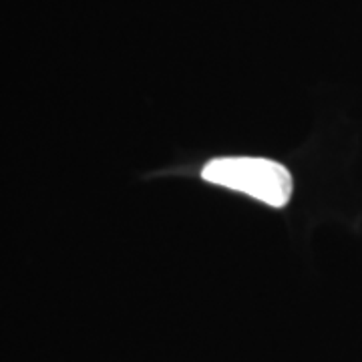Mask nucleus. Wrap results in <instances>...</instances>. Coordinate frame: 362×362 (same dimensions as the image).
<instances>
[{"mask_svg": "<svg viewBox=\"0 0 362 362\" xmlns=\"http://www.w3.org/2000/svg\"><path fill=\"white\" fill-rule=\"evenodd\" d=\"M202 177L209 183L246 194L272 207H284L292 197L290 171L262 157H220L209 161Z\"/></svg>", "mask_w": 362, "mask_h": 362, "instance_id": "f257e3e1", "label": "nucleus"}]
</instances>
